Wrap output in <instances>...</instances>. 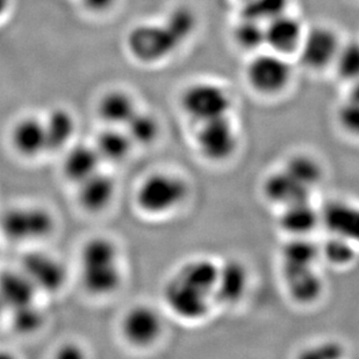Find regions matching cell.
<instances>
[{
	"label": "cell",
	"mask_w": 359,
	"mask_h": 359,
	"mask_svg": "<svg viewBox=\"0 0 359 359\" xmlns=\"http://www.w3.org/2000/svg\"><path fill=\"white\" fill-rule=\"evenodd\" d=\"M321 262L320 243L312 236L286 238L279 250V269L318 266Z\"/></svg>",
	"instance_id": "44dd1931"
},
{
	"label": "cell",
	"mask_w": 359,
	"mask_h": 359,
	"mask_svg": "<svg viewBox=\"0 0 359 359\" xmlns=\"http://www.w3.org/2000/svg\"><path fill=\"white\" fill-rule=\"evenodd\" d=\"M102 158L95 147L88 144H76L69 149L63 160V173L72 183L79 185L93 173L98 172Z\"/></svg>",
	"instance_id": "7402d4cb"
},
{
	"label": "cell",
	"mask_w": 359,
	"mask_h": 359,
	"mask_svg": "<svg viewBox=\"0 0 359 359\" xmlns=\"http://www.w3.org/2000/svg\"><path fill=\"white\" fill-rule=\"evenodd\" d=\"M57 357L65 359L81 358V357H84V353H83L81 346H77L75 343H69L58 349Z\"/></svg>",
	"instance_id": "8d00e7d4"
},
{
	"label": "cell",
	"mask_w": 359,
	"mask_h": 359,
	"mask_svg": "<svg viewBox=\"0 0 359 359\" xmlns=\"http://www.w3.org/2000/svg\"><path fill=\"white\" fill-rule=\"evenodd\" d=\"M180 44L164 22L137 25L127 36L130 54L143 63H156L169 57Z\"/></svg>",
	"instance_id": "52a82bcc"
},
{
	"label": "cell",
	"mask_w": 359,
	"mask_h": 359,
	"mask_svg": "<svg viewBox=\"0 0 359 359\" xmlns=\"http://www.w3.org/2000/svg\"><path fill=\"white\" fill-rule=\"evenodd\" d=\"M346 346L336 339H323L311 343L300 350L298 358L304 359H339L346 356Z\"/></svg>",
	"instance_id": "836d02e7"
},
{
	"label": "cell",
	"mask_w": 359,
	"mask_h": 359,
	"mask_svg": "<svg viewBox=\"0 0 359 359\" xmlns=\"http://www.w3.org/2000/svg\"><path fill=\"white\" fill-rule=\"evenodd\" d=\"M11 0H0V17H3L5 12L8 10Z\"/></svg>",
	"instance_id": "f35d334b"
},
{
	"label": "cell",
	"mask_w": 359,
	"mask_h": 359,
	"mask_svg": "<svg viewBox=\"0 0 359 359\" xmlns=\"http://www.w3.org/2000/svg\"><path fill=\"white\" fill-rule=\"evenodd\" d=\"M192 139L198 156L212 165L233 160L241 147L240 132L231 116L197 123Z\"/></svg>",
	"instance_id": "3957f363"
},
{
	"label": "cell",
	"mask_w": 359,
	"mask_h": 359,
	"mask_svg": "<svg viewBox=\"0 0 359 359\" xmlns=\"http://www.w3.org/2000/svg\"><path fill=\"white\" fill-rule=\"evenodd\" d=\"M81 281L85 291L95 297H106L119 290L122 272L119 261L81 265Z\"/></svg>",
	"instance_id": "e0dca14e"
},
{
	"label": "cell",
	"mask_w": 359,
	"mask_h": 359,
	"mask_svg": "<svg viewBox=\"0 0 359 359\" xmlns=\"http://www.w3.org/2000/svg\"><path fill=\"white\" fill-rule=\"evenodd\" d=\"M292 67L284 55L275 51L255 55L248 63L245 77L255 92L273 97L284 92L292 79Z\"/></svg>",
	"instance_id": "8992f818"
},
{
	"label": "cell",
	"mask_w": 359,
	"mask_h": 359,
	"mask_svg": "<svg viewBox=\"0 0 359 359\" xmlns=\"http://www.w3.org/2000/svg\"><path fill=\"white\" fill-rule=\"evenodd\" d=\"M341 47L339 36L332 28L316 26L305 32L299 47V57L306 68L322 70L332 65Z\"/></svg>",
	"instance_id": "7c38bea8"
},
{
	"label": "cell",
	"mask_w": 359,
	"mask_h": 359,
	"mask_svg": "<svg viewBox=\"0 0 359 359\" xmlns=\"http://www.w3.org/2000/svg\"><path fill=\"white\" fill-rule=\"evenodd\" d=\"M279 272L285 294L294 305H316L325 294V281L318 266L279 269Z\"/></svg>",
	"instance_id": "30bf717a"
},
{
	"label": "cell",
	"mask_w": 359,
	"mask_h": 359,
	"mask_svg": "<svg viewBox=\"0 0 359 359\" xmlns=\"http://www.w3.org/2000/svg\"><path fill=\"white\" fill-rule=\"evenodd\" d=\"M11 141L14 150L20 156L34 158L48 153L43 120L34 116L19 120L12 129Z\"/></svg>",
	"instance_id": "ac0fdd59"
},
{
	"label": "cell",
	"mask_w": 359,
	"mask_h": 359,
	"mask_svg": "<svg viewBox=\"0 0 359 359\" xmlns=\"http://www.w3.org/2000/svg\"><path fill=\"white\" fill-rule=\"evenodd\" d=\"M54 215L40 206H18L0 217V231L13 242H32L49 238L55 231Z\"/></svg>",
	"instance_id": "5b68a950"
},
{
	"label": "cell",
	"mask_w": 359,
	"mask_h": 359,
	"mask_svg": "<svg viewBox=\"0 0 359 359\" xmlns=\"http://www.w3.org/2000/svg\"><path fill=\"white\" fill-rule=\"evenodd\" d=\"M251 275L249 268L238 258L219 262L214 302L217 309H233L240 305L249 293Z\"/></svg>",
	"instance_id": "ba28073f"
},
{
	"label": "cell",
	"mask_w": 359,
	"mask_h": 359,
	"mask_svg": "<svg viewBox=\"0 0 359 359\" xmlns=\"http://www.w3.org/2000/svg\"><path fill=\"white\" fill-rule=\"evenodd\" d=\"M48 153L65 149L76 133V120L65 109H55L43 120Z\"/></svg>",
	"instance_id": "cb8c5ba5"
},
{
	"label": "cell",
	"mask_w": 359,
	"mask_h": 359,
	"mask_svg": "<svg viewBox=\"0 0 359 359\" xmlns=\"http://www.w3.org/2000/svg\"><path fill=\"white\" fill-rule=\"evenodd\" d=\"M93 147L102 162L120 163L128 157L134 144L126 130L109 127L97 136Z\"/></svg>",
	"instance_id": "484cf974"
},
{
	"label": "cell",
	"mask_w": 359,
	"mask_h": 359,
	"mask_svg": "<svg viewBox=\"0 0 359 359\" xmlns=\"http://www.w3.org/2000/svg\"><path fill=\"white\" fill-rule=\"evenodd\" d=\"M121 332L129 344L148 348L161 339L164 332V321L161 313L153 306H133L122 318Z\"/></svg>",
	"instance_id": "9c48e42d"
},
{
	"label": "cell",
	"mask_w": 359,
	"mask_h": 359,
	"mask_svg": "<svg viewBox=\"0 0 359 359\" xmlns=\"http://www.w3.org/2000/svg\"><path fill=\"white\" fill-rule=\"evenodd\" d=\"M85 8L93 13H102L109 11L114 5L116 0H81Z\"/></svg>",
	"instance_id": "d590c367"
},
{
	"label": "cell",
	"mask_w": 359,
	"mask_h": 359,
	"mask_svg": "<svg viewBox=\"0 0 359 359\" xmlns=\"http://www.w3.org/2000/svg\"><path fill=\"white\" fill-rule=\"evenodd\" d=\"M123 128L134 146H151L161 134V125L156 116L139 109Z\"/></svg>",
	"instance_id": "83f0119b"
},
{
	"label": "cell",
	"mask_w": 359,
	"mask_h": 359,
	"mask_svg": "<svg viewBox=\"0 0 359 359\" xmlns=\"http://www.w3.org/2000/svg\"><path fill=\"white\" fill-rule=\"evenodd\" d=\"M12 325L14 330L20 334H32L42 327L44 314L35 302L22 306L20 309L11 311Z\"/></svg>",
	"instance_id": "d6a6232c"
},
{
	"label": "cell",
	"mask_w": 359,
	"mask_h": 359,
	"mask_svg": "<svg viewBox=\"0 0 359 359\" xmlns=\"http://www.w3.org/2000/svg\"><path fill=\"white\" fill-rule=\"evenodd\" d=\"M99 118L109 127H125L136 111L135 102L132 95L121 90L109 91L99 100Z\"/></svg>",
	"instance_id": "603a6c76"
},
{
	"label": "cell",
	"mask_w": 359,
	"mask_h": 359,
	"mask_svg": "<svg viewBox=\"0 0 359 359\" xmlns=\"http://www.w3.org/2000/svg\"><path fill=\"white\" fill-rule=\"evenodd\" d=\"M277 215L279 231L286 238H307L321 227L320 207L316 206L313 199L302 200L281 207Z\"/></svg>",
	"instance_id": "9a60e30c"
},
{
	"label": "cell",
	"mask_w": 359,
	"mask_h": 359,
	"mask_svg": "<svg viewBox=\"0 0 359 359\" xmlns=\"http://www.w3.org/2000/svg\"><path fill=\"white\" fill-rule=\"evenodd\" d=\"M235 43L244 50L255 51L265 44L264 24L241 17L233 31Z\"/></svg>",
	"instance_id": "f546056e"
},
{
	"label": "cell",
	"mask_w": 359,
	"mask_h": 359,
	"mask_svg": "<svg viewBox=\"0 0 359 359\" xmlns=\"http://www.w3.org/2000/svg\"><path fill=\"white\" fill-rule=\"evenodd\" d=\"M180 109L194 125L231 116V92L213 81H197L184 88L180 97Z\"/></svg>",
	"instance_id": "277c9868"
},
{
	"label": "cell",
	"mask_w": 359,
	"mask_h": 359,
	"mask_svg": "<svg viewBox=\"0 0 359 359\" xmlns=\"http://www.w3.org/2000/svg\"><path fill=\"white\" fill-rule=\"evenodd\" d=\"M164 24L170 31L176 35V38L183 43L194 34V28L197 26V19L194 11L189 7L180 6L173 8L164 20Z\"/></svg>",
	"instance_id": "1f68e13d"
},
{
	"label": "cell",
	"mask_w": 359,
	"mask_h": 359,
	"mask_svg": "<svg viewBox=\"0 0 359 359\" xmlns=\"http://www.w3.org/2000/svg\"><path fill=\"white\" fill-rule=\"evenodd\" d=\"M20 269L38 292L44 293L60 291L68 278L65 264L46 251H29L24 255Z\"/></svg>",
	"instance_id": "8fae6325"
},
{
	"label": "cell",
	"mask_w": 359,
	"mask_h": 359,
	"mask_svg": "<svg viewBox=\"0 0 359 359\" xmlns=\"http://www.w3.org/2000/svg\"><path fill=\"white\" fill-rule=\"evenodd\" d=\"M336 120L346 134L359 139V102L346 99L337 109Z\"/></svg>",
	"instance_id": "e575fe53"
},
{
	"label": "cell",
	"mask_w": 359,
	"mask_h": 359,
	"mask_svg": "<svg viewBox=\"0 0 359 359\" xmlns=\"http://www.w3.org/2000/svg\"><path fill=\"white\" fill-rule=\"evenodd\" d=\"M321 261L332 268L346 269L353 266L359 257V245L346 238L327 234L320 243Z\"/></svg>",
	"instance_id": "4316f807"
},
{
	"label": "cell",
	"mask_w": 359,
	"mask_h": 359,
	"mask_svg": "<svg viewBox=\"0 0 359 359\" xmlns=\"http://www.w3.org/2000/svg\"><path fill=\"white\" fill-rule=\"evenodd\" d=\"M320 219L327 234L359 245V203L342 198L329 200L320 207Z\"/></svg>",
	"instance_id": "5bb4252c"
},
{
	"label": "cell",
	"mask_w": 359,
	"mask_h": 359,
	"mask_svg": "<svg viewBox=\"0 0 359 359\" xmlns=\"http://www.w3.org/2000/svg\"><path fill=\"white\" fill-rule=\"evenodd\" d=\"M77 198L81 208L90 213H99L109 206L116 194V182L109 173H93L77 185Z\"/></svg>",
	"instance_id": "d6986e66"
},
{
	"label": "cell",
	"mask_w": 359,
	"mask_h": 359,
	"mask_svg": "<svg viewBox=\"0 0 359 359\" xmlns=\"http://www.w3.org/2000/svg\"><path fill=\"white\" fill-rule=\"evenodd\" d=\"M350 84H351V86H350L349 95H348L346 99L359 102V79L358 81H351Z\"/></svg>",
	"instance_id": "74e56055"
},
{
	"label": "cell",
	"mask_w": 359,
	"mask_h": 359,
	"mask_svg": "<svg viewBox=\"0 0 359 359\" xmlns=\"http://www.w3.org/2000/svg\"><path fill=\"white\" fill-rule=\"evenodd\" d=\"M337 75L343 81H351L359 79V41L353 40L341 43L335 61H334Z\"/></svg>",
	"instance_id": "4dcf8cb0"
},
{
	"label": "cell",
	"mask_w": 359,
	"mask_h": 359,
	"mask_svg": "<svg viewBox=\"0 0 359 359\" xmlns=\"http://www.w3.org/2000/svg\"><path fill=\"white\" fill-rule=\"evenodd\" d=\"M280 165L314 194L323 183V164L312 154H293L286 157Z\"/></svg>",
	"instance_id": "d4e9b609"
},
{
	"label": "cell",
	"mask_w": 359,
	"mask_h": 359,
	"mask_svg": "<svg viewBox=\"0 0 359 359\" xmlns=\"http://www.w3.org/2000/svg\"><path fill=\"white\" fill-rule=\"evenodd\" d=\"M261 194L265 201L277 210L290 203L313 199L316 194L281 165L265 175Z\"/></svg>",
	"instance_id": "4fadbf2b"
},
{
	"label": "cell",
	"mask_w": 359,
	"mask_h": 359,
	"mask_svg": "<svg viewBox=\"0 0 359 359\" xmlns=\"http://www.w3.org/2000/svg\"><path fill=\"white\" fill-rule=\"evenodd\" d=\"M39 292L22 270H6L0 273V298L8 311L35 302Z\"/></svg>",
	"instance_id": "ffe728a7"
},
{
	"label": "cell",
	"mask_w": 359,
	"mask_h": 359,
	"mask_svg": "<svg viewBox=\"0 0 359 359\" xmlns=\"http://www.w3.org/2000/svg\"><path fill=\"white\" fill-rule=\"evenodd\" d=\"M219 261L208 256H194L183 262L166 279L162 298L166 309L185 323H200L217 309L214 292Z\"/></svg>",
	"instance_id": "6da1fadb"
},
{
	"label": "cell",
	"mask_w": 359,
	"mask_h": 359,
	"mask_svg": "<svg viewBox=\"0 0 359 359\" xmlns=\"http://www.w3.org/2000/svg\"><path fill=\"white\" fill-rule=\"evenodd\" d=\"M190 192V184L180 173L157 171L144 177L139 184L136 206L149 217H165L182 208Z\"/></svg>",
	"instance_id": "7a4b0ae2"
},
{
	"label": "cell",
	"mask_w": 359,
	"mask_h": 359,
	"mask_svg": "<svg viewBox=\"0 0 359 359\" xmlns=\"http://www.w3.org/2000/svg\"><path fill=\"white\" fill-rule=\"evenodd\" d=\"M6 307H5L3 300H1V298H0V319H1V316H4V313L6 312Z\"/></svg>",
	"instance_id": "ab89813d"
},
{
	"label": "cell",
	"mask_w": 359,
	"mask_h": 359,
	"mask_svg": "<svg viewBox=\"0 0 359 359\" xmlns=\"http://www.w3.org/2000/svg\"><path fill=\"white\" fill-rule=\"evenodd\" d=\"M290 0H244L241 17L265 24L287 10Z\"/></svg>",
	"instance_id": "f1b7e54d"
},
{
	"label": "cell",
	"mask_w": 359,
	"mask_h": 359,
	"mask_svg": "<svg viewBox=\"0 0 359 359\" xmlns=\"http://www.w3.org/2000/svg\"><path fill=\"white\" fill-rule=\"evenodd\" d=\"M265 44L272 51L280 55H288L298 50L305 34L298 18L287 12L265 22Z\"/></svg>",
	"instance_id": "2e32d148"
}]
</instances>
